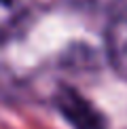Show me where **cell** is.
I'll use <instances>...</instances> for the list:
<instances>
[{
	"label": "cell",
	"instance_id": "6da1fadb",
	"mask_svg": "<svg viewBox=\"0 0 127 129\" xmlns=\"http://www.w3.org/2000/svg\"><path fill=\"white\" fill-rule=\"evenodd\" d=\"M55 104L74 129H106L104 119L74 89H66V87L59 89L57 91V98H55Z\"/></svg>",
	"mask_w": 127,
	"mask_h": 129
},
{
	"label": "cell",
	"instance_id": "7a4b0ae2",
	"mask_svg": "<svg viewBox=\"0 0 127 129\" xmlns=\"http://www.w3.org/2000/svg\"><path fill=\"white\" fill-rule=\"evenodd\" d=\"M106 53L112 68L127 78V4L116 9L106 30Z\"/></svg>",
	"mask_w": 127,
	"mask_h": 129
},
{
	"label": "cell",
	"instance_id": "3957f363",
	"mask_svg": "<svg viewBox=\"0 0 127 129\" xmlns=\"http://www.w3.org/2000/svg\"><path fill=\"white\" fill-rule=\"evenodd\" d=\"M32 19V11L25 0H0V45L25 34Z\"/></svg>",
	"mask_w": 127,
	"mask_h": 129
},
{
	"label": "cell",
	"instance_id": "277c9868",
	"mask_svg": "<svg viewBox=\"0 0 127 129\" xmlns=\"http://www.w3.org/2000/svg\"><path fill=\"white\" fill-rule=\"evenodd\" d=\"M64 2L78 11H114L121 9L127 0H64Z\"/></svg>",
	"mask_w": 127,
	"mask_h": 129
}]
</instances>
